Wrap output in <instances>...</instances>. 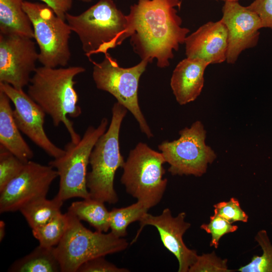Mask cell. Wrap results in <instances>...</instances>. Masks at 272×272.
<instances>
[{
	"label": "cell",
	"mask_w": 272,
	"mask_h": 272,
	"mask_svg": "<svg viewBox=\"0 0 272 272\" xmlns=\"http://www.w3.org/2000/svg\"><path fill=\"white\" fill-rule=\"evenodd\" d=\"M80 221L88 222L96 231L107 232L110 229L109 214L104 202L91 198L73 202L68 209Z\"/></svg>",
	"instance_id": "cell-21"
},
{
	"label": "cell",
	"mask_w": 272,
	"mask_h": 272,
	"mask_svg": "<svg viewBox=\"0 0 272 272\" xmlns=\"http://www.w3.org/2000/svg\"><path fill=\"white\" fill-rule=\"evenodd\" d=\"M23 0H0V34L34 39L31 20L24 11Z\"/></svg>",
	"instance_id": "cell-19"
},
{
	"label": "cell",
	"mask_w": 272,
	"mask_h": 272,
	"mask_svg": "<svg viewBox=\"0 0 272 272\" xmlns=\"http://www.w3.org/2000/svg\"><path fill=\"white\" fill-rule=\"evenodd\" d=\"M10 101L0 90V146L26 163L33 157L34 153L21 134Z\"/></svg>",
	"instance_id": "cell-18"
},
{
	"label": "cell",
	"mask_w": 272,
	"mask_h": 272,
	"mask_svg": "<svg viewBox=\"0 0 272 272\" xmlns=\"http://www.w3.org/2000/svg\"><path fill=\"white\" fill-rule=\"evenodd\" d=\"M93 64V79L97 89L113 96L117 102L129 111L139 123L140 128L148 138L153 136L143 114L138 101L140 78L149 63L141 60L137 65L124 68L109 53L104 54L100 62Z\"/></svg>",
	"instance_id": "cell-9"
},
{
	"label": "cell",
	"mask_w": 272,
	"mask_h": 272,
	"mask_svg": "<svg viewBox=\"0 0 272 272\" xmlns=\"http://www.w3.org/2000/svg\"><path fill=\"white\" fill-rule=\"evenodd\" d=\"M85 71V68L81 66L37 67L31 78L27 91L29 96L50 116L54 126L64 124L71 141L76 144L81 137L68 116L76 118L82 113L78 104L79 99L74 79Z\"/></svg>",
	"instance_id": "cell-2"
},
{
	"label": "cell",
	"mask_w": 272,
	"mask_h": 272,
	"mask_svg": "<svg viewBox=\"0 0 272 272\" xmlns=\"http://www.w3.org/2000/svg\"><path fill=\"white\" fill-rule=\"evenodd\" d=\"M179 133L178 139L164 141L158 146L166 162L170 165L168 171L173 175L201 176L206 173L208 165L217 157L214 151L206 143L203 125L201 121H196Z\"/></svg>",
	"instance_id": "cell-10"
},
{
	"label": "cell",
	"mask_w": 272,
	"mask_h": 272,
	"mask_svg": "<svg viewBox=\"0 0 272 272\" xmlns=\"http://www.w3.org/2000/svg\"><path fill=\"white\" fill-rule=\"evenodd\" d=\"M209 64L202 59L186 57L176 66L170 86L180 105L192 102L199 96L204 85V73Z\"/></svg>",
	"instance_id": "cell-17"
},
{
	"label": "cell",
	"mask_w": 272,
	"mask_h": 272,
	"mask_svg": "<svg viewBox=\"0 0 272 272\" xmlns=\"http://www.w3.org/2000/svg\"><path fill=\"white\" fill-rule=\"evenodd\" d=\"M216 1H221L225 2H239V0H216Z\"/></svg>",
	"instance_id": "cell-34"
},
{
	"label": "cell",
	"mask_w": 272,
	"mask_h": 272,
	"mask_svg": "<svg viewBox=\"0 0 272 272\" xmlns=\"http://www.w3.org/2000/svg\"><path fill=\"white\" fill-rule=\"evenodd\" d=\"M149 210L138 201L124 208L113 209L109 214L111 232L118 237L125 236L128 226L133 222L139 221Z\"/></svg>",
	"instance_id": "cell-23"
},
{
	"label": "cell",
	"mask_w": 272,
	"mask_h": 272,
	"mask_svg": "<svg viewBox=\"0 0 272 272\" xmlns=\"http://www.w3.org/2000/svg\"><path fill=\"white\" fill-rule=\"evenodd\" d=\"M200 228L211 235L210 245L215 248H218L220 239L224 235L234 232L238 228L216 213L210 217L208 224H203Z\"/></svg>",
	"instance_id": "cell-27"
},
{
	"label": "cell",
	"mask_w": 272,
	"mask_h": 272,
	"mask_svg": "<svg viewBox=\"0 0 272 272\" xmlns=\"http://www.w3.org/2000/svg\"><path fill=\"white\" fill-rule=\"evenodd\" d=\"M63 202L56 195L52 199L42 197L30 202L20 211L32 229L45 224L60 213Z\"/></svg>",
	"instance_id": "cell-22"
},
{
	"label": "cell",
	"mask_w": 272,
	"mask_h": 272,
	"mask_svg": "<svg viewBox=\"0 0 272 272\" xmlns=\"http://www.w3.org/2000/svg\"><path fill=\"white\" fill-rule=\"evenodd\" d=\"M67 223L66 213L63 214L60 212L45 224L32 229V234L39 241L40 245L55 247L64 235Z\"/></svg>",
	"instance_id": "cell-24"
},
{
	"label": "cell",
	"mask_w": 272,
	"mask_h": 272,
	"mask_svg": "<svg viewBox=\"0 0 272 272\" xmlns=\"http://www.w3.org/2000/svg\"><path fill=\"white\" fill-rule=\"evenodd\" d=\"M214 213L217 214L229 223H246L248 219L246 213L240 207L239 201L232 197L227 201H221L214 205Z\"/></svg>",
	"instance_id": "cell-29"
},
{
	"label": "cell",
	"mask_w": 272,
	"mask_h": 272,
	"mask_svg": "<svg viewBox=\"0 0 272 272\" xmlns=\"http://www.w3.org/2000/svg\"><path fill=\"white\" fill-rule=\"evenodd\" d=\"M255 240L260 247L261 255H254L249 263L237 269L240 272H272V244L267 231L259 230Z\"/></svg>",
	"instance_id": "cell-25"
},
{
	"label": "cell",
	"mask_w": 272,
	"mask_h": 272,
	"mask_svg": "<svg viewBox=\"0 0 272 272\" xmlns=\"http://www.w3.org/2000/svg\"><path fill=\"white\" fill-rule=\"evenodd\" d=\"M220 20L228 31L226 62L233 64L244 50L254 47L258 43L263 28L259 16L238 2H225Z\"/></svg>",
	"instance_id": "cell-15"
},
{
	"label": "cell",
	"mask_w": 272,
	"mask_h": 272,
	"mask_svg": "<svg viewBox=\"0 0 272 272\" xmlns=\"http://www.w3.org/2000/svg\"><path fill=\"white\" fill-rule=\"evenodd\" d=\"M246 7L259 16L263 28L272 30V0H254Z\"/></svg>",
	"instance_id": "cell-31"
},
{
	"label": "cell",
	"mask_w": 272,
	"mask_h": 272,
	"mask_svg": "<svg viewBox=\"0 0 272 272\" xmlns=\"http://www.w3.org/2000/svg\"><path fill=\"white\" fill-rule=\"evenodd\" d=\"M165 163L161 153L140 142L130 150L122 167L120 181L126 192L149 209L158 205L165 193Z\"/></svg>",
	"instance_id": "cell-6"
},
{
	"label": "cell",
	"mask_w": 272,
	"mask_h": 272,
	"mask_svg": "<svg viewBox=\"0 0 272 272\" xmlns=\"http://www.w3.org/2000/svg\"><path fill=\"white\" fill-rule=\"evenodd\" d=\"M50 7L55 14L65 21V15L71 9L73 0H39Z\"/></svg>",
	"instance_id": "cell-32"
},
{
	"label": "cell",
	"mask_w": 272,
	"mask_h": 272,
	"mask_svg": "<svg viewBox=\"0 0 272 272\" xmlns=\"http://www.w3.org/2000/svg\"><path fill=\"white\" fill-rule=\"evenodd\" d=\"M25 164L13 153L0 146V191L20 174Z\"/></svg>",
	"instance_id": "cell-26"
},
{
	"label": "cell",
	"mask_w": 272,
	"mask_h": 272,
	"mask_svg": "<svg viewBox=\"0 0 272 272\" xmlns=\"http://www.w3.org/2000/svg\"><path fill=\"white\" fill-rule=\"evenodd\" d=\"M108 119L103 118L99 125L89 126L78 143L71 141L65 145L64 154L50 161L59 177L56 195L63 201L74 197L90 198L87 186V166L92 150L98 139L106 131Z\"/></svg>",
	"instance_id": "cell-7"
},
{
	"label": "cell",
	"mask_w": 272,
	"mask_h": 272,
	"mask_svg": "<svg viewBox=\"0 0 272 272\" xmlns=\"http://www.w3.org/2000/svg\"><path fill=\"white\" fill-rule=\"evenodd\" d=\"M227 266V259L217 256L215 251L197 257L188 272H231Z\"/></svg>",
	"instance_id": "cell-28"
},
{
	"label": "cell",
	"mask_w": 272,
	"mask_h": 272,
	"mask_svg": "<svg viewBox=\"0 0 272 272\" xmlns=\"http://www.w3.org/2000/svg\"><path fill=\"white\" fill-rule=\"evenodd\" d=\"M6 224L4 221H0V241L2 242L6 234Z\"/></svg>",
	"instance_id": "cell-33"
},
{
	"label": "cell",
	"mask_w": 272,
	"mask_h": 272,
	"mask_svg": "<svg viewBox=\"0 0 272 272\" xmlns=\"http://www.w3.org/2000/svg\"><path fill=\"white\" fill-rule=\"evenodd\" d=\"M186 213L181 212L173 217L169 208L164 209L158 216L146 213L139 221L140 228L131 242H136L143 228L147 225L156 228L164 246L177 259L178 272H188L190 267L195 262L198 254L194 249L188 248L183 240V236L190 227L185 221Z\"/></svg>",
	"instance_id": "cell-14"
},
{
	"label": "cell",
	"mask_w": 272,
	"mask_h": 272,
	"mask_svg": "<svg viewBox=\"0 0 272 272\" xmlns=\"http://www.w3.org/2000/svg\"><path fill=\"white\" fill-rule=\"evenodd\" d=\"M66 231L55 252L62 272H77L80 266L93 258L105 256L126 249L128 243L111 232H92L86 228L74 214L66 213Z\"/></svg>",
	"instance_id": "cell-5"
},
{
	"label": "cell",
	"mask_w": 272,
	"mask_h": 272,
	"mask_svg": "<svg viewBox=\"0 0 272 272\" xmlns=\"http://www.w3.org/2000/svg\"><path fill=\"white\" fill-rule=\"evenodd\" d=\"M79 1H80L84 3H91L92 1V0H79Z\"/></svg>",
	"instance_id": "cell-35"
},
{
	"label": "cell",
	"mask_w": 272,
	"mask_h": 272,
	"mask_svg": "<svg viewBox=\"0 0 272 272\" xmlns=\"http://www.w3.org/2000/svg\"><path fill=\"white\" fill-rule=\"evenodd\" d=\"M65 21L78 36L85 55L105 54L130 37L127 15L113 0H99L78 15L66 13Z\"/></svg>",
	"instance_id": "cell-3"
},
{
	"label": "cell",
	"mask_w": 272,
	"mask_h": 272,
	"mask_svg": "<svg viewBox=\"0 0 272 272\" xmlns=\"http://www.w3.org/2000/svg\"><path fill=\"white\" fill-rule=\"evenodd\" d=\"M181 4L180 0H138L130 7L127 15L130 42L142 60L151 63L156 58L159 67L169 65L173 50L184 43L190 32L181 26L175 8Z\"/></svg>",
	"instance_id": "cell-1"
},
{
	"label": "cell",
	"mask_w": 272,
	"mask_h": 272,
	"mask_svg": "<svg viewBox=\"0 0 272 272\" xmlns=\"http://www.w3.org/2000/svg\"><path fill=\"white\" fill-rule=\"evenodd\" d=\"M104 256H99L90 259L82 264L78 272H128L125 268L118 267L107 261Z\"/></svg>",
	"instance_id": "cell-30"
},
{
	"label": "cell",
	"mask_w": 272,
	"mask_h": 272,
	"mask_svg": "<svg viewBox=\"0 0 272 272\" xmlns=\"http://www.w3.org/2000/svg\"><path fill=\"white\" fill-rule=\"evenodd\" d=\"M127 109L118 102L112 108V118L106 131L98 139L91 153V170L87 174L90 198L115 203L118 197L114 187L115 173L125 161L120 151L119 135Z\"/></svg>",
	"instance_id": "cell-4"
},
{
	"label": "cell",
	"mask_w": 272,
	"mask_h": 272,
	"mask_svg": "<svg viewBox=\"0 0 272 272\" xmlns=\"http://www.w3.org/2000/svg\"><path fill=\"white\" fill-rule=\"evenodd\" d=\"M39 52L33 39L0 34V83L23 90L37 67Z\"/></svg>",
	"instance_id": "cell-12"
},
{
	"label": "cell",
	"mask_w": 272,
	"mask_h": 272,
	"mask_svg": "<svg viewBox=\"0 0 272 272\" xmlns=\"http://www.w3.org/2000/svg\"><path fill=\"white\" fill-rule=\"evenodd\" d=\"M0 90L9 97L14 105L13 115L20 130L49 156L57 158L65 151L56 146L47 137L44 129L45 112L23 90L0 83Z\"/></svg>",
	"instance_id": "cell-13"
},
{
	"label": "cell",
	"mask_w": 272,
	"mask_h": 272,
	"mask_svg": "<svg viewBox=\"0 0 272 272\" xmlns=\"http://www.w3.org/2000/svg\"><path fill=\"white\" fill-rule=\"evenodd\" d=\"M184 44L187 57L202 59L210 64L222 63L227 59V28L220 20L208 22L187 36Z\"/></svg>",
	"instance_id": "cell-16"
},
{
	"label": "cell",
	"mask_w": 272,
	"mask_h": 272,
	"mask_svg": "<svg viewBox=\"0 0 272 272\" xmlns=\"http://www.w3.org/2000/svg\"><path fill=\"white\" fill-rule=\"evenodd\" d=\"M23 7L32 23L39 62L49 67H65L71 57L69 24L44 3L24 1Z\"/></svg>",
	"instance_id": "cell-8"
},
{
	"label": "cell",
	"mask_w": 272,
	"mask_h": 272,
	"mask_svg": "<svg viewBox=\"0 0 272 272\" xmlns=\"http://www.w3.org/2000/svg\"><path fill=\"white\" fill-rule=\"evenodd\" d=\"M10 272H59L61 267L54 247L39 245L31 252L21 258L10 266Z\"/></svg>",
	"instance_id": "cell-20"
},
{
	"label": "cell",
	"mask_w": 272,
	"mask_h": 272,
	"mask_svg": "<svg viewBox=\"0 0 272 272\" xmlns=\"http://www.w3.org/2000/svg\"><path fill=\"white\" fill-rule=\"evenodd\" d=\"M58 176L51 166L29 161L0 191V213L20 211L30 202L46 197L50 185Z\"/></svg>",
	"instance_id": "cell-11"
}]
</instances>
